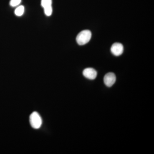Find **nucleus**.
<instances>
[{
	"mask_svg": "<svg viewBox=\"0 0 154 154\" xmlns=\"http://www.w3.org/2000/svg\"><path fill=\"white\" fill-rule=\"evenodd\" d=\"M92 33L90 30H82L78 34L76 37V41L79 45H82L88 43L90 41Z\"/></svg>",
	"mask_w": 154,
	"mask_h": 154,
	"instance_id": "nucleus-1",
	"label": "nucleus"
},
{
	"mask_svg": "<svg viewBox=\"0 0 154 154\" xmlns=\"http://www.w3.org/2000/svg\"><path fill=\"white\" fill-rule=\"evenodd\" d=\"M30 125L35 129H38L42 124V120L41 116L37 112H33L30 116Z\"/></svg>",
	"mask_w": 154,
	"mask_h": 154,
	"instance_id": "nucleus-2",
	"label": "nucleus"
},
{
	"mask_svg": "<svg viewBox=\"0 0 154 154\" xmlns=\"http://www.w3.org/2000/svg\"><path fill=\"white\" fill-rule=\"evenodd\" d=\"M52 0H41V6L43 8L45 15L48 17L51 16L52 13Z\"/></svg>",
	"mask_w": 154,
	"mask_h": 154,
	"instance_id": "nucleus-3",
	"label": "nucleus"
},
{
	"mask_svg": "<svg viewBox=\"0 0 154 154\" xmlns=\"http://www.w3.org/2000/svg\"><path fill=\"white\" fill-rule=\"evenodd\" d=\"M116 81V77L113 72L107 73L104 78V82L105 85L107 87H112L115 84Z\"/></svg>",
	"mask_w": 154,
	"mask_h": 154,
	"instance_id": "nucleus-4",
	"label": "nucleus"
},
{
	"mask_svg": "<svg viewBox=\"0 0 154 154\" xmlns=\"http://www.w3.org/2000/svg\"><path fill=\"white\" fill-rule=\"evenodd\" d=\"M110 50L113 55L116 56H119L123 53L124 47L121 43L116 42L111 46Z\"/></svg>",
	"mask_w": 154,
	"mask_h": 154,
	"instance_id": "nucleus-5",
	"label": "nucleus"
},
{
	"mask_svg": "<svg viewBox=\"0 0 154 154\" xmlns=\"http://www.w3.org/2000/svg\"><path fill=\"white\" fill-rule=\"evenodd\" d=\"M83 75L90 80H94L96 78L97 72L95 69L88 68L85 69L83 72Z\"/></svg>",
	"mask_w": 154,
	"mask_h": 154,
	"instance_id": "nucleus-6",
	"label": "nucleus"
},
{
	"mask_svg": "<svg viewBox=\"0 0 154 154\" xmlns=\"http://www.w3.org/2000/svg\"><path fill=\"white\" fill-rule=\"evenodd\" d=\"M24 12H25V8L24 6H20L15 10V14L18 17H21L23 15Z\"/></svg>",
	"mask_w": 154,
	"mask_h": 154,
	"instance_id": "nucleus-7",
	"label": "nucleus"
},
{
	"mask_svg": "<svg viewBox=\"0 0 154 154\" xmlns=\"http://www.w3.org/2000/svg\"><path fill=\"white\" fill-rule=\"evenodd\" d=\"M21 2L22 0H11L10 5L12 7H17L20 5Z\"/></svg>",
	"mask_w": 154,
	"mask_h": 154,
	"instance_id": "nucleus-8",
	"label": "nucleus"
}]
</instances>
